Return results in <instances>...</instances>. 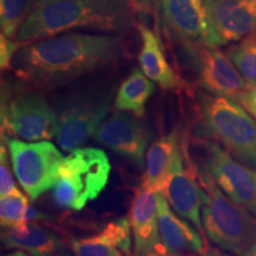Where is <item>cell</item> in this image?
I'll list each match as a JSON object with an SVG mask.
<instances>
[{
	"mask_svg": "<svg viewBox=\"0 0 256 256\" xmlns=\"http://www.w3.org/2000/svg\"><path fill=\"white\" fill-rule=\"evenodd\" d=\"M126 55L115 34L64 32L23 44L11 63L17 78L38 90H55L102 72Z\"/></svg>",
	"mask_w": 256,
	"mask_h": 256,
	"instance_id": "cell-1",
	"label": "cell"
},
{
	"mask_svg": "<svg viewBox=\"0 0 256 256\" xmlns=\"http://www.w3.org/2000/svg\"><path fill=\"white\" fill-rule=\"evenodd\" d=\"M136 14L130 0H34L16 40L26 44L76 28L124 34L136 26Z\"/></svg>",
	"mask_w": 256,
	"mask_h": 256,
	"instance_id": "cell-2",
	"label": "cell"
},
{
	"mask_svg": "<svg viewBox=\"0 0 256 256\" xmlns=\"http://www.w3.org/2000/svg\"><path fill=\"white\" fill-rule=\"evenodd\" d=\"M115 95L110 80L92 78L56 96L52 104L58 119L56 139L63 151L72 152L94 136Z\"/></svg>",
	"mask_w": 256,
	"mask_h": 256,
	"instance_id": "cell-3",
	"label": "cell"
},
{
	"mask_svg": "<svg viewBox=\"0 0 256 256\" xmlns=\"http://www.w3.org/2000/svg\"><path fill=\"white\" fill-rule=\"evenodd\" d=\"M194 134L217 142L240 162L256 170V122L238 101L200 95Z\"/></svg>",
	"mask_w": 256,
	"mask_h": 256,
	"instance_id": "cell-4",
	"label": "cell"
},
{
	"mask_svg": "<svg viewBox=\"0 0 256 256\" xmlns=\"http://www.w3.org/2000/svg\"><path fill=\"white\" fill-rule=\"evenodd\" d=\"M194 165L206 192L202 209L204 234L217 247L240 256L255 241L256 217L226 196L206 168Z\"/></svg>",
	"mask_w": 256,
	"mask_h": 256,
	"instance_id": "cell-5",
	"label": "cell"
},
{
	"mask_svg": "<svg viewBox=\"0 0 256 256\" xmlns=\"http://www.w3.org/2000/svg\"><path fill=\"white\" fill-rule=\"evenodd\" d=\"M110 162L104 151L96 147L72 150L60 162L54 200L62 209L80 211L96 200L107 186Z\"/></svg>",
	"mask_w": 256,
	"mask_h": 256,
	"instance_id": "cell-6",
	"label": "cell"
},
{
	"mask_svg": "<svg viewBox=\"0 0 256 256\" xmlns=\"http://www.w3.org/2000/svg\"><path fill=\"white\" fill-rule=\"evenodd\" d=\"M2 133L25 142L51 140L58 133V119L52 104L40 92H11L2 87Z\"/></svg>",
	"mask_w": 256,
	"mask_h": 256,
	"instance_id": "cell-7",
	"label": "cell"
},
{
	"mask_svg": "<svg viewBox=\"0 0 256 256\" xmlns=\"http://www.w3.org/2000/svg\"><path fill=\"white\" fill-rule=\"evenodd\" d=\"M6 145L16 177L32 200L55 186L63 156L52 142L8 139Z\"/></svg>",
	"mask_w": 256,
	"mask_h": 256,
	"instance_id": "cell-8",
	"label": "cell"
},
{
	"mask_svg": "<svg viewBox=\"0 0 256 256\" xmlns=\"http://www.w3.org/2000/svg\"><path fill=\"white\" fill-rule=\"evenodd\" d=\"M203 156L192 160L210 172L220 190L256 217V170L242 164L222 146L210 139L194 136L192 142Z\"/></svg>",
	"mask_w": 256,
	"mask_h": 256,
	"instance_id": "cell-9",
	"label": "cell"
},
{
	"mask_svg": "<svg viewBox=\"0 0 256 256\" xmlns=\"http://www.w3.org/2000/svg\"><path fill=\"white\" fill-rule=\"evenodd\" d=\"M158 12L165 34L188 52L203 46H220L209 0H158Z\"/></svg>",
	"mask_w": 256,
	"mask_h": 256,
	"instance_id": "cell-10",
	"label": "cell"
},
{
	"mask_svg": "<svg viewBox=\"0 0 256 256\" xmlns=\"http://www.w3.org/2000/svg\"><path fill=\"white\" fill-rule=\"evenodd\" d=\"M162 194L168 198L176 214L190 220L204 238L206 234L202 223V209L206 192L197 178L188 142H183V148L176 160L168 184Z\"/></svg>",
	"mask_w": 256,
	"mask_h": 256,
	"instance_id": "cell-11",
	"label": "cell"
},
{
	"mask_svg": "<svg viewBox=\"0 0 256 256\" xmlns=\"http://www.w3.org/2000/svg\"><path fill=\"white\" fill-rule=\"evenodd\" d=\"M200 86L206 92L238 101L249 84L226 52L218 48H198L191 54Z\"/></svg>",
	"mask_w": 256,
	"mask_h": 256,
	"instance_id": "cell-12",
	"label": "cell"
},
{
	"mask_svg": "<svg viewBox=\"0 0 256 256\" xmlns=\"http://www.w3.org/2000/svg\"><path fill=\"white\" fill-rule=\"evenodd\" d=\"M150 138L151 136L146 124L136 115L132 116L126 112L119 110L106 119L94 134L96 142L139 166L144 164Z\"/></svg>",
	"mask_w": 256,
	"mask_h": 256,
	"instance_id": "cell-13",
	"label": "cell"
},
{
	"mask_svg": "<svg viewBox=\"0 0 256 256\" xmlns=\"http://www.w3.org/2000/svg\"><path fill=\"white\" fill-rule=\"evenodd\" d=\"M209 8L220 46L256 34V0H209Z\"/></svg>",
	"mask_w": 256,
	"mask_h": 256,
	"instance_id": "cell-14",
	"label": "cell"
},
{
	"mask_svg": "<svg viewBox=\"0 0 256 256\" xmlns=\"http://www.w3.org/2000/svg\"><path fill=\"white\" fill-rule=\"evenodd\" d=\"M128 218L133 232V256H150L164 249L159 234L158 194L142 185L134 194Z\"/></svg>",
	"mask_w": 256,
	"mask_h": 256,
	"instance_id": "cell-15",
	"label": "cell"
},
{
	"mask_svg": "<svg viewBox=\"0 0 256 256\" xmlns=\"http://www.w3.org/2000/svg\"><path fill=\"white\" fill-rule=\"evenodd\" d=\"M158 220L162 244L170 255L190 256L206 248L202 234L178 214L176 215L162 194H158Z\"/></svg>",
	"mask_w": 256,
	"mask_h": 256,
	"instance_id": "cell-16",
	"label": "cell"
},
{
	"mask_svg": "<svg viewBox=\"0 0 256 256\" xmlns=\"http://www.w3.org/2000/svg\"><path fill=\"white\" fill-rule=\"evenodd\" d=\"M132 235L130 218L120 217L95 235L72 240L70 248L74 256H133Z\"/></svg>",
	"mask_w": 256,
	"mask_h": 256,
	"instance_id": "cell-17",
	"label": "cell"
},
{
	"mask_svg": "<svg viewBox=\"0 0 256 256\" xmlns=\"http://www.w3.org/2000/svg\"><path fill=\"white\" fill-rule=\"evenodd\" d=\"M2 228V242L8 249L25 252L30 256H52L66 248V240L58 232L34 222Z\"/></svg>",
	"mask_w": 256,
	"mask_h": 256,
	"instance_id": "cell-18",
	"label": "cell"
},
{
	"mask_svg": "<svg viewBox=\"0 0 256 256\" xmlns=\"http://www.w3.org/2000/svg\"><path fill=\"white\" fill-rule=\"evenodd\" d=\"M182 148L183 140L177 128L153 142L147 151L146 172L142 186L156 194H164Z\"/></svg>",
	"mask_w": 256,
	"mask_h": 256,
	"instance_id": "cell-19",
	"label": "cell"
},
{
	"mask_svg": "<svg viewBox=\"0 0 256 256\" xmlns=\"http://www.w3.org/2000/svg\"><path fill=\"white\" fill-rule=\"evenodd\" d=\"M139 31L142 49L138 60L142 72L165 90H174L180 87L182 80L170 66L158 34L144 25H139Z\"/></svg>",
	"mask_w": 256,
	"mask_h": 256,
	"instance_id": "cell-20",
	"label": "cell"
},
{
	"mask_svg": "<svg viewBox=\"0 0 256 256\" xmlns=\"http://www.w3.org/2000/svg\"><path fill=\"white\" fill-rule=\"evenodd\" d=\"M154 82L147 78L142 69L136 68L118 89L114 98L115 110L142 118L146 112V104L154 92Z\"/></svg>",
	"mask_w": 256,
	"mask_h": 256,
	"instance_id": "cell-21",
	"label": "cell"
},
{
	"mask_svg": "<svg viewBox=\"0 0 256 256\" xmlns=\"http://www.w3.org/2000/svg\"><path fill=\"white\" fill-rule=\"evenodd\" d=\"M46 216L30 206L28 198L20 191L2 196L0 220L2 226H11L24 222L46 220Z\"/></svg>",
	"mask_w": 256,
	"mask_h": 256,
	"instance_id": "cell-22",
	"label": "cell"
},
{
	"mask_svg": "<svg viewBox=\"0 0 256 256\" xmlns=\"http://www.w3.org/2000/svg\"><path fill=\"white\" fill-rule=\"evenodd\" d=\"M226 56L249 86L256 83V34L226 49Z\"/></svg>",
	"mask_w": 256,
	"mask_h": 256,
	"instance_id": "cell-23",
	"label": "cell"
},
{
	"mask_svg": "<svg viewBox=\"0 0 256 256\" xmlns=\"http://www.w3.org/2000/svg\"><path fill=\"white\" fill-rule=\"evenodd\" d=\"M34 0H0V28L6 37L16 40L26 20Z\"/></svg>",
	"mask_w": 256,
	"mask_h": 256,
	"instance_id": "cell-24",
	"label": "cell"
},
{
	"mask_svg": "<svg viewBox=\"0 0 256 256\" xmlns=\"http://www.w3.org/2000/svg\"><path fill=\"white\" fill-rule=\"evenodd\" d=\"M8 156L6 152L5 145L2 144L0 148V194L6 196V194H14L19 191L14 180L11 170H10Z\"/></svg>",
	"mask_w": 256,
	"mask_h": 256,
	"instance_id": "cell-25",
	"label": "cell"
},
{
	"mask_svg": "<svg viewBox=\"0 0 256 256\" xmlns=\"http://www.w3.org/2000/svg\"><path fill=\"white\" fill-rule=\"evenodd\" d=\"M22 46L23 43L20 42L11 40L2 34H0V66H2V70L11 69L12 60Z\"/></svg>",
	"mask_w": 256,
	"mask_h": 256,
	"instance_id": "cell-26",
	"label": "cell"
},
{
	"mask_svg": "<svg viewBox=\"0 0 256 256\" xmlns=\"http://www.w3.org/2000/svg\"><path fill=\"white\" fill-rule=\"evenodd\" d=\"M238 102L243 107L247 110L252 116L256 118V83L255 84L249 86L247 90H246L238 98Z\"/></svg>",
	"mask_w": 256,
	"mask_h": 256,
	"instance_id": "cell-27",
	"label": "cell"
},
{
	"mask_svg": "<svg viewBox=\"0 0 256 256\" xmlns=\"http://www.w3.org/2000/svg\"><path fill=\"white\" fill-rule=\"evenodd\" d=\"M136 14L148 16L153 12L154 0H130Z\"/></svg>",
	"mask_w": 256,
	"mask_h": 256,
	"instance_id": "cell-28",
	"label": "cell"
},
{
	"mask_svg": "<svg viewBox=\"0 0 256 256\" xmlns=\"http://www.w3.org/2000/svg\"><path fill=\"white\" fill-rule=\"evenodd\" d=\"M190 256H232V254L223 250L220 247H209V246H206L204 250L197 252V254H192Z\"/></svg>",
	"mask_w": 256,
	"mask_h": 256,
	"instance_id": "cell-29",
	"label": "cell"
},
{
	"mask_svg": "<svg viewBox=\"0 0 256 256\" xmlns=\"http://www.w3.org/2000/svg\"><path fill=\"white\" fill-rule=\"evenodd\" d=\"M240 256H256V238H255V241L252 243L250 247H249L247 250H246L243 254H241Z\"/></svg>",
	"mask_w": 256,
	"mask_h": 256,
	"instance_id": "cell-30",
	"label": "cell"
},
{
	"mask_svg": "<svg viewBox=\"0 0 256 256\" xmlns=\"http://www.w3.org/2000/svg\"><path fill=\"white\" fill-rule=\"evenodd\" d=\"M52 256H74V254H72V250H69V249H62V250H60L58 252H56L55 255H52Z\"/></svg>",
	"mask_w": 256,
	"mask_h": 256,
	"instance_id": "cell-31",
	"label": "cell"
},
{
	"mask_svg": "<svg viewBox=\"0 0 256 256\" xmlns=\"http://www.w3.org/2000/svg\"><path fill=\"white\" fill-rule=\"evenodd\" d=\"M5 256H30V255H28V252H22V250H16V252H8V254H6Z\"/></svg>",
	"mask_w": 256,
	"mask_h": 256,
	"instance_id": "cell-32",
	"label": "cell"
},
{
	"mask_svg": "<svg viewBox=\"0 0 256 256\" xmlns=\"http://www.w3.org/2000/svg\"><path fill=\"white\" fill-rule=\"evenodd\" d=\"M150 256H172V255H170L168 252H166L165 249H162V250H158V252H153V254L150 255Z\"/></svg>",
	"mask_w": 256,
	"mask_h": 256,
	"instance_id": "cell-33",
	"label": "cell"
},
{
	"mask_svg": "<svg viewBox=\"0 0 256 256\" xmlns=\"http://www.w3.org/2000/svg\"><path fill=\"white\" fill-rule=\"evenodd\" d=\"M255 121H256V118H255Z\"/></svg>",
	"mask_w": 256,
	"mask_h": 256,
	"instance_id": "cell-34",
	"label": "cell"
}]
</instances>
